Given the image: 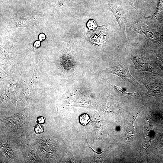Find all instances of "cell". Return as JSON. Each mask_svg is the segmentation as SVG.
<instances>
[{"instance_id": "obj_11", "label": "cell", "mask_w": 163, "mask_h": 163, "mask_svg": "<svg viewBox=\"0 0 163 163\" xmlns=\"http://www.w3.org/2000/svg\"><path fill=\"white\" fill-rule=\"evenodd\" d=\"M87 26L89 28L92 29L95 28L97 26V24L95 21L91 20L88 23Z\"/></svg>"}, {"instance_id": "obj_4", "label": "cell", "mask_w": 163, "mask_h": 163, "mask_svg": "<svg viewBox=\"0 0 163 163\" xmlns=\"http://www.w3.org/2000/svg\"><path fill=\"white\" fill-rule=\"evenodd\" d=\"M131 59L135 65V69L139 72L146 71L153 73L150 62L146 58L140 55L132 56Z\"/></svg>"}, {"instance_id": "obj_12", "label": "cell", "mask_w": 163, "mask_h": 163, "mask_svg": "<svg viewBox=\"0 0 163 163\" xmlns=\"http://www.w3.org/2000/svg\"><path fill=\"white\" fill-rule=\"evenodd\" d=\"M45 118L43 116H40L38 117L37 119V123L42 124L45 122Z\"/></svg>"}, {"instance_id": "obj_1", "label": "cell", "mask_w": 163, "mask_h": 163, "mask_svg": "<svg viewBox=\"0 0 163 163\" xmlns=\"http://www.w3.org/2000/svg\"><path fill=\"white\" fill-rule=\"evenodd\" d=\"M130 21L126 18V27H130L143 35L148 43H161L163 41V36L146 25L138 18Z\"/></svg>"}, {"instance_id": "obj_10", "label": "cell", "mask_w": 163, "mask_h": 163, "mask_svg": "<svg viewBox=\"0 0 163 163\" xmlns=\"http://www.w3.org/2000/svg\"><path fill=\"white\" fill-rule=\"evenodd\" d=\"M34 131L35 133L37 134H40L44 132V127L42 125L37 123L34 126Z\"/></svg>"}, {"instance_id": "obj_6", "label": "cell", "mask_w": 163, "mask_h": 163, "mask_svg": "<svg viewBox=\"0 0 163 163\" xmlns=\"http://www.w3.org/2000/svg\"><path fill=\"white\" fill-rule=\"evenodd\" d=\"M108 83L111 88L116 93L120 96L126 97L128 99H132L138 94L137 93H129L127 92L119 86L111 85L109 82Z\"/></svg>"}, {"instance_id": "obj_5", "label": "cell", "mask_w": 163, "mask_h": 163, "mask_svg": "<svg viewBox=\"0 0 163 163\" xmlns=\"http://www.w3.org/2000/svg\"><path fill=\"white\" fill-rule=\"evenodd\" d=\"M141 81L148 90L149 97L152 96L158 97L163 96L162 85L155 82H147L143 80Z\"/></svg>"}, {"instance_id": "obj_14", "label": "cell", "mask_w": 163, "mask_h": 163, "mask_svg": "<svg viewBox=\"0 0 163 163\" xmlns=\"http://www.w3.org/2000/svg\"><path fill=\"white\" fill-rule=\"evenodd\" d=\"M160 142L161 144L163 145V133L161 134L160 138Z\"/></svg>"}, {"instance_id": "obj_7", "label": "cell", "mask_w": 163, "mask_h": 163, "mask_svg": "<svg viewBox=\"0 0 163 163\" xmlns=\"http://www.w3.org/2000/svg\"><path fill=\"white\" fill-rule=\"evenodd\" d=\"M139 112L137 113L133 117L132 121L130 123L129 126L127 131V136L128 138L131 139L136 134L135 130L134 128L133 124L134 121L139 114Z\"/></svg>"}, {"instance_id": "obj_3", "label": "cell", "mask_w": 163, "mask_h": 163, "mask_svg": "<svg viewBox=\"0 0 163 163\" xmlns=\"http://www.w3.org/2000/svg\"><path fill=\"white\" fill-rule=\"evenodd\" d=\"M107 5L108 8L115 16L120 27L123 37L126 45L128 46V43L125 31V27H126V17L123 9L115 1H108Z\"/></svg>"}, {"instance_id": "obj_9", "label": "cell", "mask_w": 163, "mask_h": 163, "mask_svg": "<svg viewBox=\"0 0 163 163\" xmlns=\"http://www.w3.org/2000/svg\"><path fill=\"white\" fill-rule=\"evenodd\" d=\"M90 121L88 116L87 114H83L80 118V122L83 125H86Z\"/></svg>"}, {"instance_id": "obj_2", "label": "cell", "mask_w": 163, "mask_h": 163, "mask_svg": "<svg viewBox=\"0 0 163 163\" xmlns=\"http://www.w3.org/2000/svg\"><path fill=\"white\" fill-rule=\"evenodd\" d=\"M128 63L125 61L119 65L113 67L105 69V71L116 75L126 82H129L135 86L138 89H140L141 85L131 76L128 68Z\"/></svg>"}, {"instance_id": "obj_8", "label": "cell", "mask_w": 163, "mask_h": 163, "mask_svg": "<svg viewBox=\"0 0 163 163\" xmlns=\"http://www.w3.org/2000/svg\"><path fill=\"white\" fill-rule=\"evenodd\" d=\"M163 8V0H159L155 12L152 15L146 18L152 20L156 19Z\"/></svg>"}, {"instance_id": "obj_13", "label": "cell", "mask_w": 163, "mask_h": 163, "mask_svg": "<svg viewBox=\"0 0 163 163\" xmlns=\"http://www.w3.org/2000/svg\"><path fill=\"white\" fill-rule=\"evenodd\" d=\"M45 39V36L43 34H41L39 36V39L40 40H43Z\"/></svg>"}, {"instance_id": "obj_15", "label": "cell", "mask_w": 163, "mask_h": 163, "mask_svg": "<svg viewBox=\"0 0 163 163\" xmlns=\"http://www.w3.org/2000/svg\"><path fill=\"white\" fill-rule=\"evenodd\" d=\"M40 43H39V42L38 41H37L35 42V43H34V46L36 47H38L40 46Z\"/></svg>"}]
</instances>
